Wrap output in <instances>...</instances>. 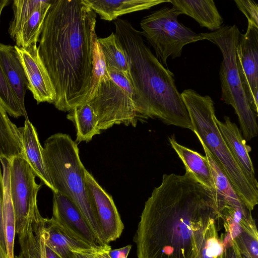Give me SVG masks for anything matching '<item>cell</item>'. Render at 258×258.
<instances>
[{
    "mask_svg": "<svg viewBox=\"0 0 258 258\" xmlns=\"http://www.w3.org/2000/svg\"><path fill=\"white\" fill-rule=\"evenodd\" d=\"M220 218L217 191L183 175L164 174L145 202L134 238L138 258H196L205 230Z\"/></svg>",
    "mask_w": 258,
    "mask_h": 258,
    "instance_id": "1",
    "label": "cell"
},
{
    "mask_svg": "<svg viewBox=\"0 0 258 258\" xmlns=\"http://www.w3.org/2000/svg\"><path fill=\"white\" fill-rule=\"evenodd\" d=\"M96 14L85 0H52L38 46L56 93L53 105L70 111L87 102L93 78Z\"/></svg>",
    "mask_w": 258,
    "mask_h": 258,
    "instance_id": "2",
    "label": "cell"
},
{
    "mask_svg": "<svg viewBox=\"0 0 258 258\" xmlns=\"http://www.w3.org/2000/svg\"><path fill=\"white\" fill-rule=\"evenodd\" d=\"M115 34L128 58L131 82L137 94L139 118H158L167 125L193 128L186 107L175 83L145 44L141 31L127 20L117 18Z\"/></svg>",
    "mask_w": 258,
    "mask_h": 258,
    "instance_id": "3",
    "label": "cell"
},
{
    "mask_svg": "<svg viewBox=\"0 0 258 258\" xmlns=\"http://www.w3.org/2000/svg\"><path fill=\"white\" fill-rule=\"evenodd\" d=\"M43 156L56 192L76 204L99 245L105 244L95 204L87 187L86 168L80 160L77 143L69 135L53 134L44 142Z\"/></svg>",
    "mask_w": 258,
    "mask_h": 258,
    "instance_id": "4",
    "label": "cell"
},
{
    "mask_svg": "<svg viewBox=\"0 0 258 258\" xmlns=\"http://www.w3.org/2000/svg\"><path fill=\"white\" fill-rule=\"evenodd\" d=\"M188 112L192 131L209 151L240 200L252 211L258 203V188L247 177L218 128L212 98L191 89L180 93Z\"/></svg>",
    "mask_w": 258,
    "mask_h": 258,
    "instance_id": "5",
    "label": "cell"
},
{
    "mask_svg": "<svg viewBox=\"0 0 258 258\" xmlns=\"http://www.w3.org/2000/svg\"><path fill=\"white\" fill-rule=\"evenodd\" d=\"M240 34L236 25L222 26L212 32L200 33L204 40L212 42L221 51L223 57L219 71L221 99L234 108L242 136L249 141L257 135V115L250 107L238 75L236 48Z\"/></svg>",
    "mask_w": 258,
    "mask_h": 258,
    "instance_id": "6",
    "label": "cell"
},
{
    "mask_svg": "<svg viewBox=\"0 0 258 258\" xmlns=\"http://www.w3.org/2000/svg\"><path fill=\"white\" fill-rule=\"evenodd\" d=\"M137 94L128 78L113 68L107 72L94 96L87 102L93 109L100 131L114 124L136 126L139 117L136 110Z\"/></svg>",
    "mask_w": 258,
    "mask_h": 258,
    "instance_id": "7",
    "label": "cell"
},
{
    "mask_svg": "<svg viewBox=\"0 0 258 258\" xmlns=\"http://www.w3.org/2000/svg\"><path fill=\"white\" fill-rule=\"evenodd\" d=\"M174 7H163L143 18L141 33L153 47L156 57L167 64L169 57H180L183 47L204 39L178 20Z\"/></svg>",
    "mask_w": 258,
    "mask_h": 258,
    "instance_id": "8",
    "label": "cell"
},
{
    "mask_svg": "<svg viewBox=\"0 0 258 258\" xmlns=\"http://www.w3.org/2000/svg\"><path fill=\"white\" fill-rule=\"evenodd\" d=\"M36 174L23 155L10 161V195L18 235L29 217L38 210L37 195L41 184L35 182Z\"/></svg>",
    "mask_w": 258,
    "mask_h": 258,
    "instance_id": "9",
    "label": "cell"
},
{
    "mask_svg": "<svg viewBox=\"0 0 258 258\" xmlns=\"http://www.w3.org/2000/svg\"><path fill=\"white\" fill-rule=\"evenodd\" d=\"M236 64L243 89L251 109L258 112V28L248 22L236 48Z\"/></svg>",
    "mask_w": 258,
    "mask_h": 258,
    "instance_id": "10",
    "label": "cell"
},
{
    "mask_svg": "<svg viewBox=\"0 0 258 258\" xmlns=\"http://www.w3.org/2000/svg\"><path fill=\"white\" fill-rule=\"evenodd\" d=\"M51 220L71 237L93 247L100 245L81 211L71 200L53 192Z\"/></svg>",
    "mask_w": 258,
    "mask_h": 258,
    "instance_id": "11",
    "label": "cell"
},
{
    "mask_svg": "<svg viewBox=\"0 0 258 258\" xmlns=\"http://www.w3.org/2000/svg\"><path fill=\"white\" fill-rule=\"evenodd\" d=\"M28 83V89L39 104L54 103L56 93L48 73L39 54L37 45L27 48L15 45Z\"/></svg>",
    "mask_w": 258,
    "mask_h": 258,
    "instance_id": "12",
    "label": "cell"
},
{
    "mask_svg": "<svg viewBox=\"0 0 258 258\" xmlns=\"http://www.w3.org/2000/svg\"><path fill=\"white\" fill-rule=\"evenodd\" d=\"M85 178L88 190L95 206L105 244L115 241L124 229L112 197L104 190L86 169Z\"/></svg>",
    "mask_w": 258,
    "mask_h": 258,
    "instance_id": "13",
    "label": "cell"
},
{
    "mask_svg": "<svg viewBox=\"0 0 258 258\" xmlns=\"http://www.w3.org/2000/svg\"><path fill=\"white\" fill-rule=\"evenodd\" d=\"M216 122L222 137L239 166L251 182L258 188L254 167L249 154L251 148L246 145L239 129L228 116L224 117L223 122L216 118Z\"/></svg>",
    "mask_w": 258,
    "mask_h": 258,
    "instance_id": "14",
    "label": "cell"
},
{
    "mask_svg": "<svg viewBox=\"0 0 258 258\" xmlns=\"http://www.w3.org/2000/svg\"><path fill=\"white\" fill-rule=\"evenodd\" d=\"M225 235L233 239L243 232L258 233L251 211L239 199L218 202Z\"/></svg>",
    "mask_w": 258,
    "mask_h": 258,
    "instance_id": "15",
    "label": "cell"
},
{
    "mask_svg": "<svg viewBox=\"0 0 258 258\" xmlns=\"http://www.w3.org/2000/svg\"><path fill=\"white\" fill-rule=\"evenodd\" d=\"M21 133L23 155L29 165L42 182L56 192L46 170L42 147L36 128L28 119H26L24 126L19 128Z\"/></svg>",
    "mask_w": 258,
    "mask_h": 258,
    "instance_id": "16",
    "label": "cell"
},
{
    "mask_svg": "<svg viewBox=\"0 0 258 258\" xmlns=\"http://www.w3.org/2000/svg\"><path fill=\"white\" fill-rule=\"evenodd\" d=\"M0 64L10 87L24 111L28 83L15 46L0 43Z\"/></svg>",
    "mask_w": 258,
    "mask_h": 258,
    "instance_id": "17",
    "label": "cell"
},
{
    "mask_svg": "<svg viewBox=\"0 0 258 258\" xmlns=\"http://www.w3.org/2000/svg\"><path fill=\"white\" fill-rule=\"evenodd\" d=\"M179 15L195 19L201 27L215 31L219 29L223 19L212 0H169Z\"/></svg>",
    "mask_w": 258,
    "mask_h": 258,
    "instance_id": "18",
    "label": "cell"
},
{
    "mask_svg": "<svg viewBox=\"0 0 258 258\" xmlns=\"http://www.w3.org/2000/svg\"><path fill=\"white\" fill-rule=\"evenodd\" d=\"M101 19L111 21L121 15L147 10L168 1L163 0H85Z\"/></svg>",
    "mask_w": 258,
    "mask_h": 258,
    "instance_id": "19",
    "label": "cell"
},
{
    "mask_svg": "<svg viewBox=\"0 0 258 258\" xmlns=\"http://www.w3.org/2000/svg\"><path fill=\"white\" fill-rule=\"evenodd\" d=\"M169 143L185 166L201 183L210 189L217 191L214 177L206 156L178 144L174 137H169Z\"/></svg>",
    "mask_w": 258,
    "mask_h": 258,
    "instance_id": "20",
    "label": "cell"
},
{
    "mask_svg": "<svg viewBox=\"0 0 258 258\" xmlns=\"http://www.w3.org/2000/svg\"><path fill=\"white\" fill-rule=\"evenodd\" d=\"M3 170L4 197L3 221L7 252L9 258H15L14 240L16 234L15 216L10 195V161L0 158Z\"/></svg>",
    "mask_w": 258,
    "mask_h": 258,
    "instance_id": "21",
    "label": "cell"
},
{
    "mask_svg": "<svg viewBox=\"0 0 258 258\" xmlns=\"http://www.w3.org/2000/svg\"><path fill=\"white\" fill-rule=\"evenodd\" d=\"M44 237L45 244L60 258H74L73 250L91 247L70 236L51 219L45 218Z\"/></svg>",
    "mask_w": 258,
    "mask_h": 258,
    "instance_id": "22",
    "label": "cell"
},
{
    "mask_svg": "<svg viewBox=\"0 0 258 258\" xmlns=\"http://www.w3.org/2000/svg\"><path fill=\"white\" fill-rule=\"evenodd\" d=\"M67 118L72 121L76 130V143L88 142L100 134L97 117L88 102L76 106L69 111Z\"/></svg>",
    "mask_w": 258,
    "mask_h": 258,
    "instance_id": "23",
    "label": "cell"
},
{
    "mask_svg": "<svg viewBox=\"0 0 258 258\" xmlns=\"http://www.w3.org/2000/svg\"><path fill=\"white\" fill-rule=\"evenodd\" d=\"M21 155H23V145L20 128L10 120L0 104V158L11 161Z\"/></svg>",
    "mask_w": 258,
    "mask_h": 258,
    "instance_id": "24",
    "label": "cell"
},
{
    "mask_svg": "<svg viewBox=\"0 0 258 258\" xmlns=\"http://www.w3.org/2000/svg\"><path fill=\"white\" fill-rule=\"evenodd\" d=\"M51 4L36 11L33 15L11 36L15 42L16 46L27 48L33 45H37L39 42L46 15Z\"/></svg>",
    "mask_w": 258,
    "mask_h": 258,
    "instance_id": "25",
    "label": "cell"
},
{
    "mask_svg": "<svg viewBox=\"0 0 258 258\" xmlns=\"http://www.w3.org/2000/svg\"><path fill=\"white\" fill-rule=\"evenodd\" d=\"M106 67L124 74L131 82L128 57L119 40L114 32L105 38H98Z\"/></svg>",
    "mask_w": 258,
    "mask_h": 258,
    "instance_id": "26",
    "label": "cell"
},
{
    "mask_svg": "<svg viewBox=\"0 0 258 258\" xmlns=\"http://www.w3.org/2000/svg\"><path fill=\"white\" fill-rule=\"evenodd\" d=\"M52 0H14L13 3L14 16L10 23L9 33L12 36L36 11L51 4Z\"/></svg>",
    "mask_w": 258,
    "mask_h": 258,
    "instance_id": "27",
    "label": "cell"
},
{
    "mask_svg": "<svg viewBox=\"0 0 258 258\" xmlns=\"http://www.w3.org/2000/svg\"><path fill=\"white\" fill-rule=\"evenodd\" d=\"M216 221L212 220L207 227L196 258H218L223 248V242L218 235Z\"/></svg>",
    "mask_w": 258,
    "mask_h": 258,
    "instance_id": "28",
    "label": "cell"
},
{
    "mask_svg": "<svg viewBox=\"0 0 258 258\" xmlns=\"http://www.w3.org/2000/svg\"><path fill=\"white\" fill-rule=\"evenodd\" d=\"M0 104L11 116L18 118L24 116L28 119L26 111H24L10 87L0 64Z\"/></svg>",
    "mask_w": 258,
    "mask_h": 258,
    "instance_id": "29",
    "label": "cell"
},
{
    "mask_svg": "<svg viewBox=\"0 0 258 258\" xmlns=\"http://www.w3.org/2000/svg\"><path fill=\"white\" fill-rule=\"evenodd\" d=\"M106 72L107 67L104 56L98 42L97 37L95 42L94 48L92 84L87 102L95 95L98 86Z\"/></svg>",
    "mask_w": 258,
    "mask_h": 258,
    "instance_id": "30",
    "label": "cell"
},
{
    "mask_svg": "<svg viewBox=\"0 0 258 258\" xmlns=\"http://www.w3.org/2000/svg\"><path fill=\"white\" fill-rule=\"evenodd\" d=\"M231 240L238 248L258 258V233L243 232Z\"/></svg>",
    "mask_w": 258,
    "mask_h": 258,
    "instance_id": "31",
    "label": "cell"
},
{
    "mask_svg": "<svg viewBox=\"0 0 258 258\" xmlns=\"http://www.w3.org/2000/svg\"><path fill=\"white\" fill-rule=\"evenodd\" d=\"M238 9L245 16L248 22L258 28V6L252 0H235Z\"/></svg>",
    "mask_w": 258,
    "mask_h": 258,
    "instance_id": "32",
    "label": "cell"
},
{
    "mask_svg": "<svg viewBox=\"0 0 258 258\" xmlns=\"http://www.w3.org/2000/svg\"><path fill=\"white\" fill-rule=\"evenodd\" d=\"M220 237L222 240L223 248L218 258H236L231 239L224 233Z\"/></svg>",
    "mask_w": 258,
    "mask_h": 258,
    "instance_id": "33",
    "label": "cell"
},
{
    "mask_svg": "<svg viewBox=\"0 0 258 258\" xmlns=\"http://www.w3.org/2000/svg\"><path fill=\"white\" fill-rule=\"evenodd\" d=\"M4 197V186L3 176L0 167V241L3 246L6 249L3 221V206Z\"/></svg>",
    "mask_w": 258,
    "mask_h": 258,
    "instance_id": "34",
    "label": "cell"
},
{
    "mask_svg": "<svg viewBox=\"0 0 258 258\" xmlns=\"http://www.w3.org/2000/svg\"><path fill=\"white\" fill-rule=\"evenodd\" d=\"M110 249L109 244H105L88 248L87 250L92 258H111L109 255Z\"/></svg>",
    "mask_w": 258,
    "mask_h": 258,
    "instance_id": "35",
    "label": "cell"
},
{
    "mask_svg": "<svg viewBox=\"0 0 258 258\" xmlns=\"http://www.w3.org/2000/svg\"><path fill=\"white\" fill-rule=\"evenodd\" d=\"M131 248V245H127L120 248L110 249L109 255L111 258H127Z\"/></svg>",
    "mask_w": 258,
    "mask_h": 258,
    "instance_id": "36",
    "label": "cell"
},
{
    "mask_svg": "<svg viewBox=\"0 0 258 258\" xmlns=\"http://www.w3.org/2000/svg\"><path fill=\"white\" fill-rule=\"evenodd\" d=\"M231 242L234 249L236 258H252V256L248 252L242 251L238 248L232 242V240Z\"/></svg>",
    "mask_w": 258,
    "mask_h": 258,
    "instance_id": "37",
    "label": "cell"
},
{
    "mask_svg": "<svg viewBox=\"0 0 258 258\" xmlns=\"http://www.w3.org/2000/svg\"><path fill=\"white\" fill-rule=\"evenodd\" d=\"M45 257L46 258H60L46 244L45 246Z\"/></svg>",
    "mask_w": 258,
    "mask_h": 258,
    "instance_id": "38",
    "label": "cell"
},
{
    "mask_svg": "<svg viewBox=\"0 0 258 258\" xmlns=\"http://www.w3.org/2000/svg\"><path fill=\"white\" fill-rule=\"evenodd\" d=\"M0 258H9L6 249L3 246L0 241Z\"/></svg>",
    "mask_w": 258,
    "mask_h": 258,
    "instance_id": "39",
    "label": "cell"
},
{
    "mask_svg": "<svg viewBox=\"0 0 258 258\" xmlns=\"http://www.w3.org/2000/svg\"><path fill=\"white\" fill-rule=\"evenodd\" d=\"M9 0H0V19L4 8L9 4Z\"/></svg>",
    "mask_w": 258,
    "mask_h": 258,
    "instance_id": "40",
    "label": "cell"
}]
</instances>
